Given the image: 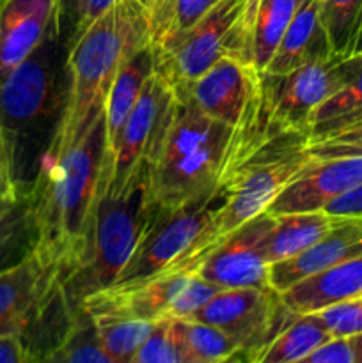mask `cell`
Instances as JSON below:
<instances>
[{"label": "cell", "instance_id": "1", "mask_svg": "<svg viewBox=\"0 0 362 363\" xmlns=\"http://www.w3.org/2000/svg\"><path fill=\"white\" fill-rule=\"evenodd\" d=\"M105 151L103 116L84 138L53 162L43 163L28 199L38 227V252L59 268V279L85 261L98 204Z\"/></svg>", "mask_w": 362, "mask_h": 363}, {"label": "cell", "instance_id": "2", "mask_svg": "<svg viewBox=\"0 0 362 363\" xmlns=\"http://www.w3.org/2000/svg\"><path fill=\"white\" fill-rule=\"evenodd\" d=\"M153 41L151 21L138 0H117L67 50L66 105L45 162L73 147L98 123L121 67Z\"/></svg>", "mask_w": 362, "mask_h": 363}, {"label": "cell", "instance_id": "3", "mask_svg": "<svg viewBox=\"0 0 362 363\" xmlns=\"http://www.w3.org/2000/svg\"><path fill=\"white\" fill-rule=\"evenodd\" d=\"M67 43L59 18L38 48L0 82V128L20 197L28 194L66 105Z\"/></svg>", "mask_w": 362, "mask_h": 363}, {"label": "cell", "instance_id": "4", "mask_svg": "<svg viewBox=\"0 0 362 363\" xmlns=\"http://www.w3.org/2000/svg\"><path fill=\"white\" fill-rule=\"evenodd\" d=\"M231 140L233 128L177 96L169 131L149 172V199L167 213L219 188Z\"/></svg>", "mask_w": 362, "mask_h": 363}, {"label": "cell", "instance_id": "5", "mask_svg": "<svg viewBox=\"0 0 362 363\" xmlns=\"http://www.w3.org/2000/svg\"><path fill=\"white\" fill-rule=\"evenodd\" d=\"M163 213L149 199L148 181L124 195L105 194L98 199L87 257L62 280L73 307H80L87 296L114 286Z\"/></svg>", "mask_w": 362, "mask_h": 363}, {"label": "cell", "instance_id": "6", "mask_svg": "<svg viewBox=\"0 0 362 363\" xmlns=\"http://www.w3.org/2000/svg\"><path fill=\"white\" fill-rule=\"evenodd\" d=\"M309 135H277L234 167L222 181V199L212 222V250L229 234L265 213L309 162ZM209 250V252H212Z\"/></svg>", "mask_w": 362, "mask_h": 363}, {"label": "cell", "instance_id": "7", "mask_svg": "<svg viewBox=\"0 0 362 363\" xmlns=\"http://www.w3.org/2000/svg\"><path fill=\"white\" fill-rule=\"evenodd\" d=\"M220 199L219 186L163 213L110 287H130L170 272L197 269L212 250V222Z\"/></svg>", "mask_w": 362, "mask_h": 363}, {"label": "cell", "instance_id": "8", "mask_svg": "<svg viewBox=\"0 0 362 363\" xmlns=\"http://www.w3.org/2000/svg\"><path fill=\"white\" fill-rule=\"evenodd\" d=\"M241 13L243 0H220L190 28L153 43L155 73L181 92L222 57L236 55L248 62Z\"/></svg>", "mask_w": 362, "mask_h": 363}, {"label": "cell", "instance_id": "9", "mask_svg": "<svg viewBox=\"0 0 362 363\" xmlns=\"http://www.w3.org/2000/svg\"><path fill=\"white\" fill-rule=\"evenodd\" d=\"M177 96L163 78L153 73L121 133L105 194L124 195L146 183L169 131Z\"/></svg>", "mask_w": 362, "mask_h": 363}, {"label": "cell", "instance_id": "10", "mask_svg": "<svg viewBox=\"0 0 362 363\" xmlns=\"http://www.w3.org/2000/svg\"><path fill=\"white\" fill-rule=\"evenodd\" d=\"M297 318L272 287L222 289L190 319L220 328L236 340V362H259L277 333Z\"/></svg>", "mask_w": 362, "mask_h": 363}, {"label": "cell", "instance_id": "11", "mask_svg": "<svg viewBox=\"0 0 362 363\" xmlns=\"http://www.w3.org/2000/svg\"><path fill=\"white\" fill-rule=\"evenodd\" d=\"M273 223L275 216L265 211L241 225L199 262L197 275L219 289L270 287L265 243Z\"/></svg>", "mask_w": 362, "mask_h": 363}, {"label": "cell", "instance_id": "12", "mask_svg": "<svg viewBox=\"0 0 362 363\" xmlns=\"http://www.w3.org/2000/svg\"><path fill=\"white\" fill-rule=\"evenodd\" d=\"M258 78L259 71L252 64L236 55H226L176 94L188 98L206 116L234 130L243 119Z\"/></svg>", "mask_w": 362, "mask_h": 363}, {"label": "cell", "instance_id": "13", "mask_svg": "<svg viewBox=\"0 0 362 363\" xmlns=\"http://www.w3.org/2000/svg\"><path fill=\"white\" fill-rule=\"evenodd\" d=\"M362 183V156L311 160L295 179L283 188L266 211L270 215L319 211L329 202Z\"/></svg>", "mask_w": 362, "mask_h": 363}, {"label": "cell", "instance_id": "14", "mask_svg": "<svg viewBox=\"0 0 362 363\" xmlns=\"http://www.w3.org/2000/svg\"><path fill=\"white\" fill-rule=\"evenodd\" d=\"M57 280L59 268L38 252L0 273V333L21 335Z\"/></svg>", "mask_w": 362, "mask_h": 363}, {"label": "cell", "instance_id": "15", "mask_svg": "<svg viewBox=\"0 0 362 363\" xmlns=\"http://www.w3.org/2000/svg\"><path fill=\"white\" fill-rule=\"evenodd\" d=\"M155 73V46L153 41L138 50L126 64L119 69L103 110V123H105V151H103L102 174H99L98 195H105L109 188L110 170H112L114 156L119 145L121 133L124 130L128 117L133 112L146 84Z\"/></svg>", "mask_w": 362, "mask_h": 363}, {"label": "cell", "instance_id": "16", "mask_svg": "<svg viewBox=\"0 0 362 363\" xmlns=\"http://www.w3.org/2000/svg\"><path fill=\"white\" fill-rule=\"evenodd\" d=\"M59 18V0H0V82L23 62Z\"/></svg>", "mask_w": 362, "mask_h": 363}, {"label": "cell", "instance_id": "17", "mask_svg": "<svg viewBox=\"0 0 362 363\" xmlns=\"http://www.w3.org/2000/svg\"><path fill=\"white\" fill-rule=\"evenodd\" d=\"M362 255V216L341 218V222L322 240L302 254L268 268V284L277 293H284L300 280L339 262Z\"/></svg>", "mask_w": 362, "mask_h": 363}, {"label": "cell", "instance_id": "18", "mask_svg": "<svg viewBox=\"0 0 362 363\" xmlns=\"http://www.w3.org/2000/svg\"><path fill=\"white\" fill-rule=\"evenodd\" d=\"M362 296V255L322 269L280 293V300L295 314H311Z\"/></svg>", "mask_w": 362, "mask_h": 363}, {"label": "cell", "instance_id": "19", "mask_svg": "<svg viewBox=\"0 0 362 363\" xmlns=\"http://www.w3.org/2000/svg\"><path fill=\"white\" fill-rule=\"evenodd\" d=\"M325 60L337 59H334L325 28L319 21V0H304L265 71L283 74Z\"/></svg>", "mask_w": 362, "mask_h": 363}, {"label": "cell", "instance_id": "20", "mask_svg": "<svg viewBox=\"0 0 362 363\" xmlns=\"http://www.w3.org/2000/svg\"><path fill=\"white\" fill-rule=\"evenodd\" d=\"M339 222L341 218L329 215L323 209L277 215L265 243L266 262L272 266L302 254L318 243Z\"/></svg>", "mask_w": 362, "mask_h": 363}, {"label": "cell", "instance_id": "21", "mask_svg": "<svg viewBox=\"0 0 362 363\" xmlns=\"http://www.w3.org/2000/svg\"><path fill=\"white\" fill-rule=\"evenodd\" d=\"M82 305L91 315L103 350L112 363H131L155 323L123 314L103 301L96 300L94 296H87Z\"/></svg>", "mask_w": 362, "mask_h": 363}, {"label": "cell", "instance_id": "22", "mask_svg": "<svg viewBox=\"0 0 362 363\" xmlns=\"http://www.w3.org/2000/svg\"><path fill=\"white\" fill-rule=\"evenodd\" d=\"M344 84L316 108L309 124V138H318L362 123V55L343 59Z\"/></svg>", "mask_w": 362, "mask_h": 363}, {"label": "cell", "instance_id": "23", "mask_svg": "<svg viewBox=\"0 0 362 363\" xmlns=\"http://www.w3.org/2000/svg\"><path fill=\"white\" fill-rule=\"evenodd\" d=\"M330 339L332 333L316 312L297 314V318L284 326L268 344L258 363L304 362L312 351Z\"/></svg>", "mask_w": 362, "mask_h": 363}, {"label": "cell", "instance_id": "24", "mask_svg": "<svg viewBox=\"0 0 362 363\" xmlns=\"http://www.w3.org/2000/svg\"><path fill=\"white\" fill-rule=\"evenodd\" d=\"M181 363L236 362L240 347L220 328L195 319H176Z\"/></svg>", "mask_w": 362, "mask_h": 363}, {"label": "cell", "instance_id": "25", "mask_svg": "<svg viewBox=\"0 0 362 363\" xmlns=\"http://www.w3.org/2000/svg\"><path fill=\"white\" fill-rule=\"evenodd\" d=\"M38 248V227L28 195L0 216V273L14 268Z\"/></svg>", "mask_w": 362, "mask_h": 363}, {"label": "cell", "instance_id": "26", "mask_svg": "<svg viewBox=\"0 0 362 363\" xmlns=\"http://www.w3.org/2000/svg\"><path fill=\"white\" fill-rule=\"evenodd\" d=\"M304 0H261L252 38L251 64L263 73L272 60L287 25Z\"/></svg>", "mask_w": 362, "mask_h": 363}, {"label": "cell", "instance_id": "27", "mask_svg": "<svg viewBox=\"0 0 362 363\" xmlns=\"http://www.w3.org/2000/svg\"><path fill=\"white\" fill-rule=\"evenodd\" d=\"M319 21L334 59L353 55L362 35V0H319Z\"/></svg>", "mask_w": 362, "mask_h": 363}, {"label": "cell", "instance_id": "28", "mask_svg": "<svg viewBox=\"0 0 362 363\" xmlns=\"http://www.w3.org/2000/svg\"><path fill=\"white\" fill-rule=\"evenodd\" d=\"M55 363H112L99 340L96 326L85 307L77 308L70 332L48 358Z\"/></svg>", "mask_w": 362, "mask_h": 363}, {"label": "cell", "instance_id": "29", "mask_svg": "<svg viewBox=\"0 0 362 363\" xmlns=\"http://www.w3.org/2000/svg\"><path fill=\"white\" fill-rule=\"evenodd\" d=\"M117 0H59V23L70 46Z\"/></svg>", "mask_w": 362, "mask_h": 363}, {"label": "cell", "instance_id": "30", "mask_svg": "<svg viewBox=\"0 0 362 363\" xmlns=\"http://www.w3.org/2000/svg\"><path fill=\"white\" fill-rule=\"evenodd\" d=\"M131 363H181L176 319H162L155 323Z\"/></svg>", "mask_w": 362, "mask_h": 363}, {"label": "cell", "instance_id": "31", "mask_svg": "<svg viewBox=\"0 0 362 363\" xmlns=\"http://www.w3.org/2000/svg\"><path fill=\"white\" fill-rule=\"evenodd\" d=\"M305 152L311 160H332L362 156V123L343 128L318 138H309Z\"/></svg>", "mask_w": 362, "mask_h": 363}, {"label": "cell", "instance_id": "32", "mask_svg": "<svg viewBox=\"0 0 362 363\" xmlns=\"http://www.w3.org/2000/svg\"><path fill=\"white\" fill-rule=\"evenodd\" d=\"M316 314L322 318L332 337H351L362 333V296L341 301Z\"/></svg>", "mask_w": 362, "mask_h": 363}, {"label": "cell", "instance_id": "33", "mask_svg": "<svg viewBox=\"0 0 362 363\" xmlns=\"http://www.w3.org/2000/svg\"><path fill=\"white\" fill-rule=\"evenodd\" d=\"M219 2L220 0H172L165 25L153 43L190 28Z\"/></svg>", "mask_w": 362, "mask_h": 363}, {"label": "cell", "instance_id": "34", "mask_svg": "<svg viewBox=\"0 0 362 363\" xmlns=\"http://www.w3.org/2000/svg\"><path fill=\"white\" fill-rule=\"evenodd\" d=\"M219 291L222 289H219V287L213 286L212 282H208V280H204L202 277H199L197 272H194L190 275V279L187 280L183 289H181V293L177 294L176 301H174L172 305V311H170L169 319L190 318V315L195 314L199 308L204 307Z\"/></svg>", "mask_w": 362, "mask_h": 363}, {"label": "cell", "instance_id": "35", "mask_svg": "<svg viewBox=\"0 0 362 363\" xmlns=\"http://www.w3.org/2000/svg\"><path fill=\"white\" fill-rule=\"evenodd\" d=\"M304 362L307 363H357L353 339L351 337H332L325 344L312 351Z\"/></svg>", "mask_w": 362, "mask_h": 363}, {"label": "cell", "instance_id": "36", "mask_svg": "<svg viewBox=\"0 0 362 363\" xmlns=\"http://www.w3.org/2000/svg\"><path fill=\"white\" fill-rule=\"evenodd\" d=\"M18 201H20V191L14 181L9 149L0 128V216L6 215Z\"/></svg>", "mask_w": 362, "mask_h": 363}, {"label": "cell", "instance_id": "37", "mask_svg": "<svg viewBox=\"0 0 362 363\" xmlns=\"http://www.w3.org/2000/svg\"><path fill=\"white\" fill-rule=\"evenodd\" d=\"M323 211H327L332 216H337V218L362 216V183H358L357 186L344 191L343 195H339L332 202H329Z\"/></svg>", "mask_w": 362, "mask_h": 363}, {"label": "cell", "instance_id": "38", "mask_svg": "<svg viewBox=\"0 0 362 363\" xmlns=\"http://www.w3.org/2000/svg\"><path fill=\"white\" fill-rule=\"evenodd\" d=\"M0 363H28V354L20 335L0 333Z\"/></svg>", "mask_w": 362, "mask_h": 363}, {"label": "cell", "instance_id": "39", "mask_svg": "<svg viewBox=\"0 0 362 363\" xmlns=\"http://www.w3.org/2000/svg\"><path fill=\"white\" fill-rule=\"evenodd\" d=\"M261 0H243V13H241V34H243L245 43V55H247L248 64H251L252 52V38H254V25L258 18Z\"/></svg>", "mask_w": 362, "mask_h": 363}, {"label": "cell", "instance_id": "40", "mask_svg": "<svg viewBox=\"0 0 362 363\" xmlns=\"http://www.w3.org/2000/svg\"><path fill=\"white\" fill-rule=\"evenodd\" d=\"M355 346V353H357V363H362V333L358 335H351Z\"/></svg>", "mask_w": 362, "mask_h": 363}, {"label": "cell", "instance_id": "41", "mask_svg": "<svg viewBox=\"0 0 362 363\" xmlns=\"http://www.w3.org/2000/svg\"><path fill=\"white\" fill-rule=\"evenodd\" d=\"M355 53L362 55V35H361V39H358V45H357V48H355ZM355 53H353V55H355Z\"/></svg>", "mask_w": 362, "mask_h": 363}]
</instances>
